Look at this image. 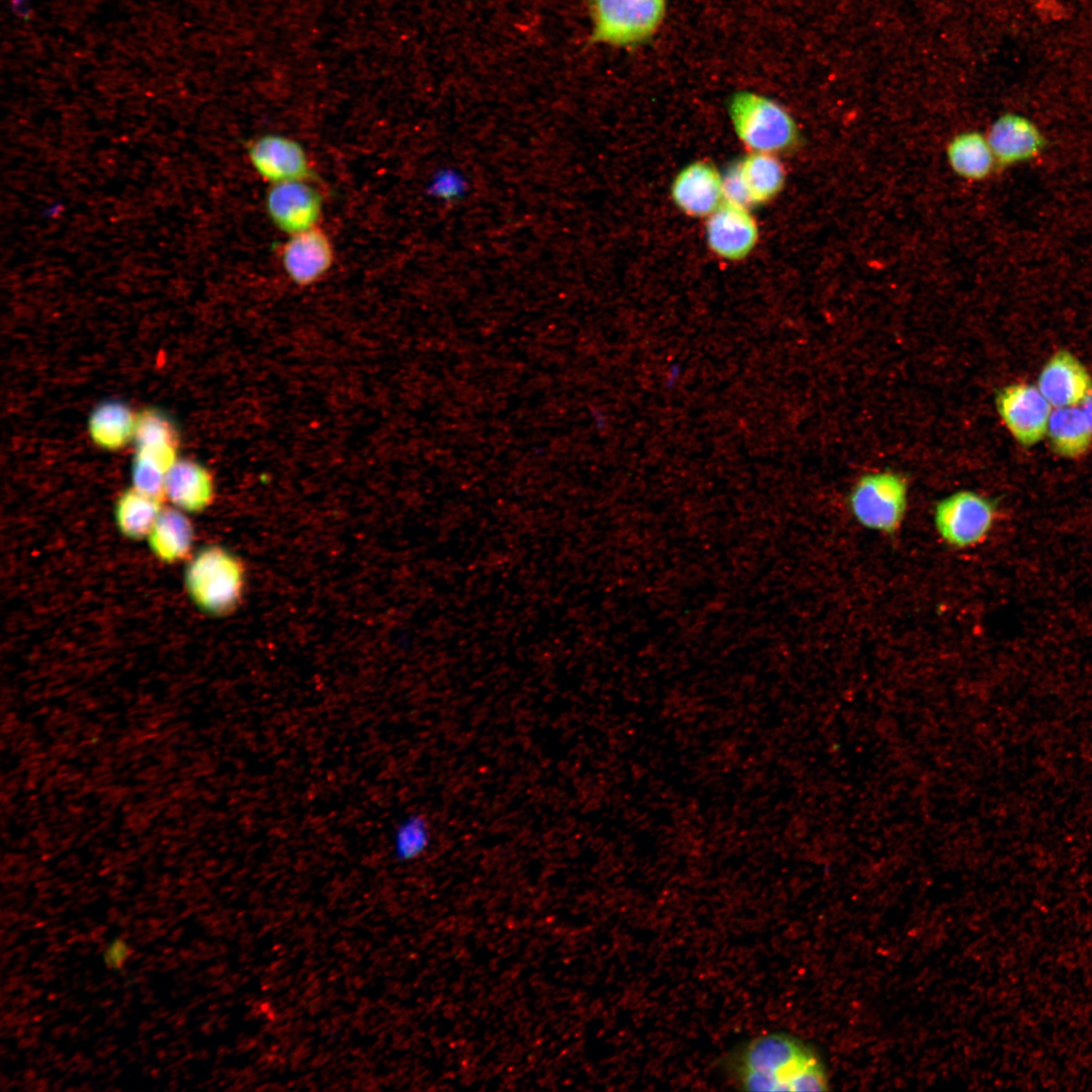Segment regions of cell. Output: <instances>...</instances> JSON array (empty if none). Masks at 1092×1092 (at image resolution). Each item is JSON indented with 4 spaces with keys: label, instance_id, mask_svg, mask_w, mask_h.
Returning a JSON list of instances; mask_svg holds the SVG:
<instances>
[{
    "label": "cell",
    "instance_id": "obj_8",
    "mask_svg": "<svg viewBox=\"0 0 1092 1092\" xmlns=\"http://www.w3.org/2000/svg\"><path fill=\"white\" fill-rule=\"evenodd\" d=\"M248 156L259 175L273 184L306 181L314 176L302 146L284 135L257 138L248 145Z\"/></svg>",
    "mask_w": 1092,
    "mask_h": 1092
},
{
    "label": "cell",
    "instance_id": "obj_7",
    "mask_svg": "<svg viewBox=\"0 0 1092 1092\" xmlns=\"http://www.w3.org/2000/svg\"><path fill=\"white\" fill-rule=\"evenodd\" d=\"M996 406L1006 428L1022 446H1032L1046 434L1053 406L1037 386L1008 385L998 393Z\"/></svg>",
    "mask_w": 1092,
    "mask_h": 1092
},
{
    "label": "cell",
    "instance_id": "obj_22",
    "mask_svg": "<svg viewBox=\"0 0 1092 1092\" xmlns=\"http://www.w3.org/2000/svg\"><path fill=\"white\" fill-rule=\"evenodd\" d=\"M162 509V500L130 487L122 491L115 502V524L119 532L129 539L147 538Z\"/></svg>",
    "mask_w": 1092,
    "mask_h": 1092
},
{
    "label": "cell",
    "instance_id": "obj_10",
    "mask_svg": "<svg viewBox=\"0 0 1092 1092\" xmlns=\"http://www.w3.org/2000/svg\"><path fill=\"white\" fill-rule=\"evenodd\" d=\"M748 207L724 201L706 222L709 248L722 259L740 260L755 247L758 228Z\"/></svg>",
    "mask_w": 1092,
    "mask_h": 1092
},
{
    "label": "cell",
    "instance_id": "obj_15",
    "mask_svg": "<svg viewBox=\"0 0 1092 1092\" xmlns=\"http://www.w3.org/2000/svg\"><path fill=\"white\" fill-rule=\"evenodd\" d=\"M133 440L135 455L151 461L165 472L177 460L178 429L170 417L160 410L149 407L136 414Z\"/></svg>",
    "mask_w": 1092,
    "mask_h": 1092
},
{
    "label": "cell",
    "instance_id": "obj_21",
    "mask_svg": "<svg viewBox=\"0 0 1092 1092\" xmlns=\"http://www.w3.org/2000/svg\"><path fill=\"white\" fill-rule=\"evenodd\" d=\"M1046 434L1054 451L1065 458H1079L1091 447L1092 430L1077 406L1056 407L1050 417Z\"/></svg>",
    "mask_w": 1092,
    "mask_h": 1092
},
{
    "label": "cell",
    "instance_id": "obj_1",
    "mask_svg": "<svg viewBox=\"0 0 1092 1092\" xmlns=\"http://www.w3.org/2000/svg\"><path fill=\"white\" fill-rule=\"evenodd\" d=\"M728 1068L737 1086L746 1091H824L828 1085L816 1054L783 1032L750 1039L732 1054Z\"/></svg>",
    "mask_w": 1092,
    "mask_h": 1092
},
{
    "label": "cell",
    "instance_id": "obj_23",
    "mask_svg": "<svg viewBox=\"0 0 1092 1092\" xmlns=\"http://www.w3.org/2000/svg\"><path fill=\"white\" fill-rule=\"evenodd\" d=\"M431 842L432 829L427 817L420 813H411L393 829L392 853L398 861H412L421 857Z\"/></svg>",
    "mask_w": 1092,
    "mask_h": 1092
},
{
    "label": "cell",
    "instance_id": "obj_18",
    "mask_svg": "<svg viewBox=\"0 0 1092 1092\" xmlns=\"http://www.w3.org/2000/svg\"><path fill=\"white\" fill-rule=\"evenodd\" d=\"M736 167L749 205L771 200L785 185V169L776 155L751 152Z\"/></svg>",
    "mask_w": 1092,
    "mask_h": 1092
},
{
    "label": "cell",
    "instance_id": "obj_14",
    "mask_svg": "<svg viewBox=\"0 0 1092 1092\" xmlns=\"http://www.w3.org/2000/svg\"><path fill=\"white\" fill-rule=\"evenodd\" d=\"M283 269L292 282L307 286L331 268L334 250L328 236L317 228L291 235L281 251Z\"/></svg>",
    "mask_w": 1092,
    "mask_h": 1092
},
{
    "label": "cell",
    "instance_id": "obj_25",
    "mask_svg": "<svg viewBox=\"0 0 1092 1092\" xmlns=\"http://www.w3.org/2000/svg\"><path fill=\"white\" fill-rule=\"evenodd\" d=\"M166 474L167 472L151 461L138 455L134 456L131 465V480L132 487L140 492L163 502L166 498Z\"/></svg>",
    "mask_w": 1092,
    "mask_h": 1092
},
{
    "label": "cell",
    "instance_id": "obj_4",
    "mask_svg": "<svg viewBox=\"0 0 1092 1092\" xmlns=\"http://www.w3.org/2000/svg\"><path fill=\"white\" fill-rule=\"evenodd\" d=\"M592 39L616 48L650 40L666 16L667 0H589Z\"/></svg>",
    "mask_w": 1092,
    "mask_h": 1092
},
{
    "label": "cell",
    "instance_id": "obj_24",
    "mask_svg": "<svg viewBox=\"0 0 1092 1092\" xmlns=\"http://www.w3.org/2000/svg\"><path fill=\"white\" fill-rule=\"evenodd\" d=\"M467 191V178L455 167L438 169L427 186L430 196L446 202L461 200Z\"/></svg>",
    "mask_w": 1092,
    "mask_h": 1092
},
{
    "label": "cell",
    "instance_id": "obj_3",
    "mask_svg": "<svg viewBox=\"0 0 1092 1092\" xmlns=\"http://www.w3.org/2000/svg\"><path fill=\"white\" fill-rule=\"evenodd\" d=\"M184 583L193 603L210 615H224L238 605L244 569L231 552L217 546L198 551L188 562Z\"/></svg>",
    "mask_w": 1092,
    "mask_h": 1092
},
{
    "label": "cell",
    "instance_id": "obj_17",
    "mask_svg": "<svg viewBox=\"0 0 1092 1092\" xmlns=\"http://www.w3.org/2000/svg\"><path fill=\"white\" fill-rule=\"evenodd\" d=\"M147 539L152 553L159 560L174 563L189 555L194 530L183 511L163 508Z\"/></svg>",
    "mask_w": 1092,
    "mask_h": 1092
},
{
    "label": "cell",
    "instance_id": "obj_11",
    "mask_svg": "<svg viewBox=\"0 0 1092 1092\" xmlns=\"http://www.w3.org/2000/svg\"><path fill=\"white\" fill-rule=\"evenodd\" d=\"M998 166L1029 162L1045 147V138L1028 117L1014 112L1000 115L986 134Z\"/></svg>",
    "mask_w": 1092,
    "mask_h": 1092
},
{
    "label": "cell",
    "instance_id": "obj_6",
    "mask_svg": "<svg viewBox=\"0 0 1092 1092\" xmlns=\"http://www.w3.org/2000/svg\"><path fill=\"white\" fill-rule=\"evenodd\" d=\"M997 519L995 504L985 495L969 489L954 491L934 507L932 523L946 546L966 550L983 543Z\"/></svg>",
    "mask_w": 1092,
    "mask_h": 1092
},
{
    "label": "cell",
    "instance_id": "obj_13",
    "mask_svg": "<svg viewBox=\"0 0 1092 1092\" xmlns=\"http://www.w3.org/2000/svg\"><path fill=\"white\" fill-rule=\"evenodd\" d=\"M671 198L688 215L709 216L725 200L723 175L709 162H693L674 177Z\"/></svg>",
    "mask_w": 1092,
    "mask_h": 1092
},
{
    "label": "cell",
    "instance_id": "obj_5",
    "mask_svg": "<svg viewBox=\"0 0 1092 1092\" xmlns=\"http://www.w3.org/2000/svg\"><path fill=\"white\" fill-rule=\"evenodd\" d=\"M908 483L894 471L863 474L851 487L847 505L861 527L884 535L896 534L908 510Z\"/></svg>",
    "mask_w": 1092,
    "mask_h": 1092
},
{
    "label": "cell",
    "instance_id": "obj_27",
    "mask_svg": "<svg viewBox=\"0 0 1092 1092\" xmlns=\"http://www.w3.org/2000/svg\"><path fill=\"white\" fill-rule=\"evenodd\" d=\"M1082 411L1092 430V394L1084 401Z\"/></svg>",
    "mask_w": 1092,
    "mask_h": 1092
},
{
    "label": "cell",
    "instance_id": "obj_16",
    "mask_svg": "<svg viewBox=\"0 0 1092 1092\" xmlns=\"http://www.w3.org/2000/svg\"><path fill=\"white\" fill-rule=\"evenodd\" d=\"M214 496V481L210 471L188 459L176 460L166 474L165 497L175 508L189 513L201 512Z\"/></svg>",
    "mask_w": 1092,
    "mask_h": 1092
},
{
    "label": "cell",
    "instance_id": "obj_9",
    "mask_svg": "<svg viewBox=\"0 0 1092 1092\" xmlns=\"http://www.w3.org/2000/svg\"><path fill=\"white\" fill-rule=\"evenodd\" d=\"M266 209L278 229L294 235L315 226L323 196L306 181L275 183L267 192Z\"/></svg>",
    "mask_w": 1092,
    "mask_h": 1092
},
{
    "label": "cell",
    "instance_id": "obj_2",
    "mask_svg": "<svg viewBox=\"0 0 1092 1092\" xmlns=\"http://www.w3.org/2000/svg\"><path fill=\"white\" fill-rule=\"evenodd\" d=\"M728 114L738 139L751 152L776 155L799 144L795 119L770 97L749 90L737 91L728 100Z\"/></svg>",
    "mask_w": 1092,
    "mask_h": 1092
},
{
    "label": "cell",
    "instance_id": "obj_12",
    "mask_svg": "<svg viewBox=\"0 0 1092 1092\" xmlns=\"http://www.w3.org/2000/svg\"><path fill=\"white\" fill-rule=\"evenodd\" d=\"M1037 388L1054 407L1078 406L1092 394V378L1077 357L1059 350L1041 369Z\"/></svg>",
    "mask_w": 1092,
    "mask_h": 1092
},
{
    "label": "cell",
    "instance_id": "obj_19",
    "mask_svg": "<svg viewBox=\"0 0 1092 1092\" xmlns=\"http://www.w3.org/2000/svg\"><path fill=\"white\" fill-rule=\"evenodd\" d=\"M946 158L957 175L971 181L986 179L998 166L987 135L976 130L953 136L947 145Z\"/></svg>",
    "mask_w": 1092,
    "mask_h": 1092
},
{
    "label": "cell",
    "instance_id": "obj_26",
    "mask_svg": "<svg viewBox=\"0 0 1092 1092\" xmlns=\"http://www.w3.org/2000/svg\"><path fill=\"white\" fill-rule=\"evenodd\" d=\"M131 953L129 943L122 937L113 938L102 952L103 963L107 969L119 971L126 964Z\"/></svg>",
    "mask_w": 1092,
    "mask_h": 1092
},
{
    "label": "cell",
    "instance_id": "obj_20",
    "mask_svg": "<svg viewBox=\"0 0 1092 1092\" xmlns=\"http://www.w3.org/2000/svg\"><path fill=\"white\" fill-rule=\"evenodd\" d=\"M136 415L124 402L106 400L90 414L88 432L92 441L108 451L123 448L134 436Z\"/></svg>",
    "mask_w": 1092,
    "mask_h": 1092
}]
</instances>
